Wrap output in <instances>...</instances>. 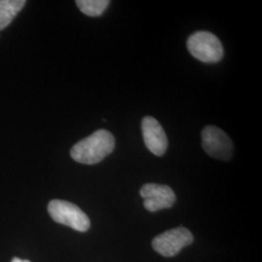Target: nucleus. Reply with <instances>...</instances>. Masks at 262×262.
<instances>
[{
  "label": "nucleus",
  "instance_id": "obj_1",
  "mask_svg": "<svg viewBox=\"0 0 262 262\" xmlns=\"http://www.w3.org/2000/svg\"><path fill=\"white\" fill-rule=\"evenodd\" d=\"M115 145L116 141L112 133L99 129L75 144L70 150V156L79 163L93 165L111 155Z\"/></svg>",
  "mask_w": 262,
  "mask_h": 262
},
{
  "label": "nucleus",
  "instance_id": "obj_2",
  "mask_svg": "<svg viewBox=\"0 0 262 262\" xmlns=\"http://www.w3.org/2000/svg\"><path fill=\"white\" fill-rule=\"evenodd\" d=\"M190 55L205 63H216L224 56V47L220 39L209 31H197L187 39Z\"/></svg>",
  "mask_w": 262,
  "mask_h": 262
},
{
  "label": "nucleus",
  "instance_id": "obj_3",
  "mask_svg": "<svg viewBox=\"0 0 262 262\" xmlns=\"http://www.w3.org/2000/svg\"><path fill=\"white\" fill-rule=\"evenodd\" d=\"M48 212L56 223L69 226L77 231L84 232L91 227L89 216L71 202L59 199L52 200L48 205Z\"/></svg>",
  "mask_w": 262,
  "mask_h": 262
},
{
  "label": "nucleus",
  "instance_id": "obj_4",
  "mask_svg": "<svg viewBox=\"0 0 262 262\" xmlns=\"http://www.w3.org/2000/svg\"><path fill=\"white\" fill-rule=\"evenodd\" d=\"M202 148L208 156L221 160H230L233 156V143L221 128L208 125L201 133Z\"/></svg>",
  "mask_w": 262,
  "mask_h": 262
},
{
  "label": "nucleus",
  "instance_id": "obj_5",
  "mask_svg": "<svg viewBox=\"0 0 262 262\" xmlns=\"http://www.w3.org/2000/svg\"><path fill=\"white\" fill-rule=\"evenodd\" d=\"M192 242V233L187 228L180 226L157 236L152 240V248L162 256L171 257L178 254Z\"/></svg>",
  "mask_w": 262,
  "mask_h": 262
},
{
  "label": "nucleus",
  "instance_id": "obj_6",
  "mask_svg": "<svg viewBox=\"0 0 262 262\" xmlns=\"http://www.w3.org/2000/svg\"><path fill=\"white\" fill-rule=\"evenodd\" d=\"M140 195L144 198V207L149 212H158L174 205L176 195L168 186L146 184L141 187Z\"/></svg>",
  "mask_w": 262,
  "mask_h": 262
},
{
  "label": "nucleus",
  "instance_id": "obj_7",
  "mask_svg": "<svg viewBox=\"0 0 262 262\" xmlns=\"http://www.w3.org/2000/svg\"><path fill=\"white\" fill-rule=\"evenodd\" d=\"M142 133L143 139L148 148L154 155L163 156L168 147V140L166 133L155 118L145 117L142 121Z\"/></svg>",
  "mask_w": 262,
  "mask_h": 262
},
{
  "label": "nucleus",
  "instance_id": "obj_8",
  "mask_svg": "<svg viewBox=\"0 0 262 262\" xmlns=\"http://www.w3.org/2000/svg\"><path fill=\"white\" fill-rule=\"evenodd\" d=\"M26 3L25 0H0V30L9 26Z\"/></svg>",
  "mask_w": 262,
  "mask_h": 262
},
{
  "label": "nucleus",
  "instance_id": "obj_9",
  "mask_svg": "<svg viewBox=\"0 0 262 262\" xmlns=\"http://www.w3.org/2000/svg\"><path fill=\"white\" fill-rule=\"evenodd\" d=\"M78 8L82 13L90 17L101 16L108 8L110 1L108 0H78L76 1Z\"/></svg>",
  "mask_w": 262,
  "mask_h": 262
},
{
  "label": "nucleus",
  "instance_id": "obj_10",
  "mask_svg": "<svg viewBox=\"0 0 262 262\" xmlns=\"http://www.w3.org/2000/svg\"><path fill=\"white\" fill-rule=\"evenodd\" d=\"M12 262H30L29 260H27V259H20L19 257H14L13 259H12Z\"/></svg>",
  "mask_w": 262,
  "mask_h": 262
}]
</instances>
